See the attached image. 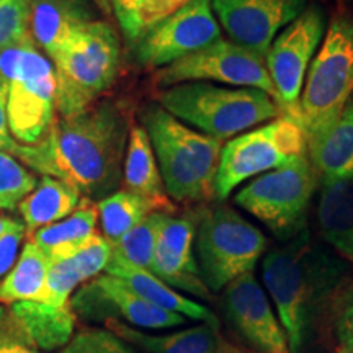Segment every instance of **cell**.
<instances>
[{"label": "cell", "mask_w": 353, "mask_h": 353, "mask_svg": "<svg viewBox=\"0 0 353 353\" xmlns=\"http://www.w3.org/2000/svg\"><path fill=\"white\" fill-rule=\"evenodd\" d=\"M126 118L118 105L101 101L85 112L52 121L37 144H17L12 156L26 169L72 185L81 195L105 198L123 179Z\"/></svg>", "instance_id": "obj_1"}, {"label": "cell", "mask_w": 353, "mask_h": 353, "mask_svg": "<svg viewBox=\"0 0 353 353\" xmlns=\"http://www.w3.org/2000/svg\"><path fill=\"white\" fill-rule=\"evenodd\" d=\"M265 288L275 303L290 353H303L312 337H322L337 316L352 278L342 257L317 245L304 229L283 247L265 255Z\"/></svg>", "instance_id": "obj_2"}, {"label": "cell", "mask_w": 353, "mask_h": 353, "mask_svg": "<svg viewBox=\"0 0 353 353\" xmlns=\"http://www.w3.org/2000/svg\"><path fill=\"white\" fill-rule=\"evenodd\" d=\"M141 120L169 198L180 203L213 200L223 141L187 126L161 105L144 108Z\"/></svg>", "instance_id": "obj_3"}, {"label": "cell", "mask_w": 353, "mask_h": 353, "mask_svg": "<svg viewBox=\"0 0 353 353\" xmlns=\"http://www.w3.org/2000/svg\"><path fill=\"white\" fill-rule=\"evenodd\" d=\"M157 100L176 120L219 141L285 114L270 95L257 88L221 87L208 82L162 88Z\"/></svg>", "instance_id": "obj_4"}, {"label": "cell", "mask_w": 353, "mask_h": 353, "mask_svg": "<svg viewBox=\"0 0 353 353\" xmlns=\"http://www.w3.org/2000/svg\"><path fill=\"white\" fill-rule=\"evenodd\" d=\"M56 74V112L69 118L94 107L120 69V39L107 21L76 28L51 57Z\"/></svg>", "instance_id": "obj_5"}, {"label": "cell", "mask_w": 353, "mask_h": 353, "mask_svg": "<svg viewBox=\"0 0 353 353\" xmlns=\"http://www.w3.org/2000/svg\"><path fill=\"white\" fill-rule=\"evenodd\" d=\"M353 97V10L334 15L319 51L309 65L299 100L307 148L339 120Z\"/></svg>", "instance_id": "obj_6"}, {"label": "cell", "mask_w": 353, "mask_h": 353, "mask_svg": "<svg viewBox=\"0 0 353 353\" xmlns=\"http://www.w3.org/2000/svg\"><path fill=\"white\" fill-rule=\"evenodd\" d=\"M0 77L7 85V123L13 139L32 145L43 139L56 114V74L33 39L0 50Z\"/></svg>", "instance_id": "obj_7"}, {"label": "cell", "mask_w": 353, "mask_h": 353, "mask_svg": "<svg viewBox=\"0 0 353 353\" xmlns=\"http://www.w3.org/2000/svg\"><path fill=\"white\" fill-rule=\"evenodd\" d=\"M196 213V263L206 288L221 291L236 278L254 272L267 249L262 231L228 205Z\"/></svg>", "instance_id": "obj_8"}, {"label": "cell", "mask_w": 353, "mask_h": 353, "mask_svg": "<svg viewBox=\"0 0 353 353\" xmlns=\"http://www.w3.org/2000/svg\"><path fill=\"white\" fill-rule=\"evenodd\" d=\"M319 183L307 154L259 175L234 196V203L255 216L281 241L306 229V214Z\"/></svg>", "instance_id": "obj_9"}, {"label": "cell", "mask_w": 353, "mask_h": 353, "mask_svg": "<svg viewBox=\"0 0 353 353\" xmlns=\"http://www.w3.org/2000/svg\"><path fill=\"white\" fill-rule=\"evenodd\" d=\"M307 154L303 126L296 118L281 114L228 141L219 156L214 198L224 201L245 180L254 179Z\"/></svg>", "instance_id": "obj_10"}, {"label": "cell", "mask_w": 353, "mask_h": 353, "mask_svg": "<svg viewBox=\"0 0 353 353\" xmlns=\"http://www.w3.org/2000/svg\"><path fill=\"white\" fill-rule=\"evenodd\" d=\"M206 81L241 88H257L280 105L263 57L231 39L221 38L219 41L159 69L154 76V85L161 88Z\"/></svg>", "instance_id": "obj_11"}, {"label": "cell", "mask_w": 353, "mask_h": 353, "mask_svg": "<svg viewBox=\"0 0 353 353\" xmlns=\"http://www.w3.org/2000/svg\"><path fill=\"white\" fill-rule=\"evenodd\" d=\"M325 33L321 7H307L296 20L278 33L265 54V65L285 114L299 121V100L309 65Z\"/></svg>", "instance_id": "obj_12"}, {"label": "cell", "mask_w": 353, "mask_h": 353, "mask_svg": "<svg viewBox=\"0 0 353 353\" xmlns=\"http://www.w3.org/2000/svg\"><path fill=\"white\" fill-rule=\"evenodd\" d=\"M221 38L211 0H188L134 44L136 57L144 68L162 69Z\"/></svg>", "instance_id": "obj_13"}, {"label": "cell", "mask_w": 353, "mask_h": 353, "mask_svg": "<svg viewBox=\"0 0 353 353\" xmlns=\"http://www.w3.org/2000/svg\"><path fill=\"white\" fill-rule=\"evenodd\" d=\"M307 0H211L214 17L231 38L265 59L281 30L306 10Z\"/></svg>", "instance_id": "obj_14"}, {"label": "cell", "mask_w": 353, "mask_h": 353, "mask_svg": "<svg viewBox=\"0 0 353 353\" xmlns=\"http://www.w3.org/2000/svg\"><path fill=\"white\" fill-rule=\"evenodd\" d=\"M224 314L247 345L259 353H290L288 339L254 273H244L226 286Z\"/></svg>", "instance_id": "obj_15"}, {"label": "cell", "mask_w": 353, "mask_h": 353, "mask_svg": "<svg viewBox=\"0 0 353 353\" xmlns=\"http://www.w3.org/2000/svg\"><path fill=\"white\" fill-rule=\"evenodd\" d=\"M198 213L167 214L157 234L149 272L174 290L211 301V291L203 281L193 245H195Z\"/></svg>", "instance_id": "obj_16"}, {"label": "cell", "mask_w": 353, "mask_h": 353, "mask_svg": "<svg viewBox=\"0 0 353 353\" xmlns=\"http://www.w3.org/2000/svg\"><path fill=\"white\" fill-rule=\"evenodd\" d=\"M70 307L88 317L113 312L125 319V324L144 329H170L187 322V317L154 306L132 293L121 280L107 273L83 286L74 296Z\"/></svg>", "instance_id": "obj_17"}, {"label": "cell", "mask_w": 353, "mask_h": 353, "mask_svg": "<svg viewBox=\"0 0 353 353\" xmlns=\"http://www.w3.org/2000/svg\"><path fill=\"white\" fill-rule=\"evenodd\" d=\"M30 37L48 59L56 54L72 32L94 19L90 0H28Z\"/></svg>", "instance_id": "obj_18"}, {"label": "cell", "mask_w": 353, "mask_h": 353, "mask_svg": "<svg viewBox=\"0 0 353 353\" xmlns=\"http://www.w3.org/2000/svg\"><path fill=\"white\" fill-rule=\"evenodd\" d=\"M123 182L125 190L148 200L156 211L169 214L175 211L174 203L170 201L162 183L151 139L143 126H132L128 134Z\"/></svg>", "instance_id": "obj_19"}, {"label": "cell", "mask_w": 353, "mask_h": 353, "mask_svg": "<svg viewBox=\"0 0 353 353\" xmlns=\"http://www.w3.org/2000/svg\"><path fill=\"white\" fill-rule=\"evenodd\" d=\"M7 309L38 350H61L74 337L76 314L70 304L56 307L39 301H20L10 304Z\"/></svg>", "instance_id": "obj_20"}, {"label": "cell", "mask_w": 353, "mask_h": 353, "mask_svg": "<svg viewBox=\"0 0 353 353\" xmlns=\"http://www.w3.org/2000/svg\"><path fill=\"white\" fill-rule=\"evenodd\" d=\"M105 272H107V275L121 280L132 293H136L138 296L145 299V301L152 303L154 306H159L170 312H176V314L187 317V319L219 324L218 317L208 307L176 293L174 288H170L162 280H159L149 270H144V268L134 267V265L112 257Z\"/></svg>", "instance_id": "obj_21"}, {"label": "cell", "mask_w": 353, "mask_h": 353, "mask_svg": "<svg viewBox=\"0 0 353 353\" xmlns=\"http://www.w3.org/2000/svg\"><path fill=\"white\" fill-rule=\"evenodd\" d=\"M105 325L123 341L138 347L144 353H219V324L205 322L196 327L170 335H149L139 332L125 322L108 317Z\"/></svg>", "instance_id": "obj_22"}, {"label": "cell", "mask_w": 353, "mask_h": 353, "mask_svg": "<svg viewBox=\"0 0 353 353\" xmlns=\"http://www.w3.org/2000/svg\"><path fill=\"white\" fill-rule=\"evenodd\" d=\"M317 223L322 239L353 265V179L322 185Z\"/></svg>", "instance_id": "obj_23"}, {"label": "cell", "mask_w": 353, "mask_h": 353, "mask_svg": "<svg viewBox=\"0 0 353 353\" xmlns=\"http://www.w3.org/2000/svg\"><path fill=\"white\" fill-rule=\"evenodd\" d=\"M307 156L322 185L353 179V101L334 126L307 148Z\"/></svg>", "instance_id": "obj_24"}, {"label": "cell", "mask_w": 353, "mask_h": 353, "mask_svg": "<svg viewBox=\"0 0 353 353\" xmlns=\"http://www.w3.org/2000/svg\"><path fill=\"white\" fill-rule=\"evenodd\" d=\"M81 205V193L72 185L43 175L37 187L19 205L26 232L50 226L52 223L68 218Z\"/></svg>", "instance_id": "obj_25"}, {"label": "cell", "mask_w": 353, "mask_h": 353, "mask_svg": "<svg viewBox=\"0 0 353 353\" xmlns=\"http://www.w3.org/2000/svg\"><path fill=\"white\" fill-rule=\"evenodd\" d=\"M97 219H99L97 206L85 200L68 218L32 232L30 241L46 254L50 262L68 259L94 236Z\"/></svg>", "instance_id": "obj_26"}, {"label": "cell", "mask_w": 353, "mask_h": 353, "mask_svg": "<svg viewBox=\"0 0 353 353\" xmlns=\"http://www.w3.org/2000/svg\"><path fill=\"white\" fill-rule=\"evenodd\" d=\"M50 259L34 242L21 247L15 265L0 283V304L10 306L20 301H38L46 281Z\"/></svg>", "instance_id": "obj_27"}, {"label": "cell", "mask_w": 353, "mask_h": 353, "mask_svg": "<svg viewBox=\"0 0 353 353\" xmlns=\"http://www.w3.org/2000/svg\"><path fill=\"white\" fill-rule=\"evenodd\" d=\"M103 237L110 244H114L138 226L145 216L151 214L156 208L144 198H141L128 190H120L112 195L101 198L97 205Z\"/></svg>", "instance_id": "obj_28"}, {"label": "cell", "mask_w": 353, "mask_h": 353, "mask_svg": "<svg viewBox=\"0 0 353 353\" xmlns=\"http://www.w3.org/2000/svg\"><path fill=\"white\" fill-rule=\"evenodd\" d=\"M123 34L136 44L159 21L172 15L188 0H110Z\"/></svg>", "instance_id": "obj_29"}, {"label": "cell", "mask_w": 353, "mask_h": 353, "mask_svg": "<svg viewBox=\"0 0 353 353\" xmlns=\"http://www.w3.org/2000/svg\"><path fill=\"white\" fill-rule=\"evenodd\" d=\"M169 213L152 211L134 226L130 232H126L120 241L112 244V257L123 260V262L134 265V267L149 270L152 263L154 247H156L157 234L161 231L162 223Z\"/></svg>", "instance_id": "obj_30"}, {"label": "cell", "mask_w": 353, "mask_h": 353, "mask_svg": "<svg viewBox=\"0 0 353 353\" xmlns=\"http://www.w3.org/2000/svg\"><path fill=\"white\" fill-rule=\"evenodd\" d=\"M37 175L10 154L0 152V210L19 208L25 196L37 187Z\"/></svg>", "instance_id": "obj_31"}, {"label": "cell", "mask_w": 353, "mask_h": 353, "mask_svg": "<svg viewBox=\"0 0 353 353\" xmlns=\"http://www.w3.org/2000/svg\"><path fill=\"white\" fill-rule=\"evenodd\" d=\"M81 283V278L74 270L69 259L52 260V262H50L43 293L38 298V301L51 304V306L56 307L68 306L70 294Z\"/></svg>", "instance_id": "obj_32"}, {"label": "cell", "mask_w": 353, "mask_h": 353, "mask_svg": "<svg viewBox=\"0 0 353 353\" xmlns=\"http://www.w3.org/2000/svg\"><path fill=\"white\" fill-rule=\"evenodd\" d=\"M28 0H0V50L32 39Z\"/></svg>", "instance_id": "obj_33"}, {"label": "cell", "mask_w": 353, "mask_h": 353, "mask_svg": "<svg viewBox=\"0 0 353 353\" xmlns=\"http://www.w3.org/2000/svg\"><path fill=\"white\" fill-rule=\"evenodd\" d=\"M112 244L100 234H94L76 254L68 259L72 263L74 270L77 272L82 283H85V281L99 276L101 272H105L110 259H112Z\"/></svg>", "instance_id": "obj_34"}, {"label": "cell", "mask_w": 353, "mask_h": 353, "mask_svg": "<svg viewBox=\"0 0 353 353\" xmlns=\"http://www.w3.org/2000/svg\"><path fill=\"white\" fill-rule=\"evenodd\" d=\"M56 353H132L130 343L108 329H82Z\"/></svg>", "instance_id": "obj_35"}, {"label": "cell", "mask_w": 353, "mask_h": 353, "mask_svg": "<svg viewBox=\"0 0 353 353\" xmlns=\"http://www.w3.org/2000/svg\"><path fill=\"white\" fill-rule=\"evenodd\" d=\"M0 353H41L17 325L3 304H0Z\"/></svg>", "instance_id": "obj_36"}, {"label": "cell", "mask_w": 353, "mask_h": 353, "mask_svg": "<svg viewBox=\"0 0 353 353\" xmlns=\"http://www.w3.org/2000/svg\"><path fill=\"white\" fill-rule=\"evenodd\" d=\"M337 353H353V278L334 322Z\"/></svg>", "instance_id": "obj_37"}, {"label": "cell", "mask_w": 353, "mask_h": 353, "mask_svg": "<svg viewBox=\"0 0 353 353\" xmlns=\"http://www.w3.org/2000/svg\"><path fill=\"white\" fill-rule=\"evenodd\" d=\"M25 232L26 228L20 226L0 236V283H2L3 278L8 275V272L12 270V267L17 262Z\"/></svg>", "instance_id": "obj_38"}, {"label": "cell", "mask_w": 353, "mask_h": 353, "mask_svg": "<svg viewBox=\"0 0 353 353\" xmlns=\"http://www.w3.org/2000/svg\"><path fill=\"white\" fill-rule=\"evenodd\" d=\"M17 141L13 139L10 134V130H8L7 123V110H6V100H0V152L13 154L17 148Z\"/></svg>", "instance_id": "obj_39"}, {"label": "cell", "mask_w": 353, "mask_h": 353, "mask_svg": "<svg viewBox=\"0 0 353 353\" xmlns=\"http://www.w3.org/2000/svg\"><path fill=\"white\" fill-rule=\"evenodd\" d=\"M20 226H25V224L20 223V221H17V219L8 218V216L0 214V236H2V234H6L7 231H12V229H17Z\"/></svg>", "instance_id": "obj_40"}, {"label": "cell", "mask_w": 353, "mask_h": 353, "mask_svg": "<svg viewBox=\"0 0 353 353\" xmlns=\"http://www.w3.org/2000/svg\"><path fill=\"white\" fill-rule=\"evenodd\" d=\"M0 100H7V85L2 77H0Z\"/></svg>", "instance_id": "obj_41"}, {"label": "cell", "mask_w": 353, "mask_h": 353, "mask_svg": "<svg viewBox=\"0 0 353 353\" xmlns=\"http://www.w3.org/2000/svg\"><path fill=\"white\" fill-rule=\"evenodd\" d=\"M221 352H223V353H239L237 350H234L232 347L224 345V343H223V345H221Z\"/></svg>", "instance_id": "obj_42"}, {"label": "cell", "mask_w": 353, "mask_h": 353, "mask_svg": "<svg viewBox=\"0 0 353 353\" xmlns=\"http://www.w3.org/2000/svg\"><path fill=\"white\" fill-rule=\"evenodd\" d=\"M221 345H223V343H221ZM219 353H223V352H221V350H219Z\"/></svg>", "instance_id": "obj_43"}, {"label": "cell", "mask_w": 353, "mask_h": 353, "mask_svg": "<svg viewBox=\"0 0 353 353\" xmlns=\"http://www.w3.org/2000/svg\"><path fill=\"white\" fill-rule=\"evenodd\" d=\"M350 101H353V97H352V99H350Z\"/></svg>", "instance_id": "obj_44"}]
</instances>
